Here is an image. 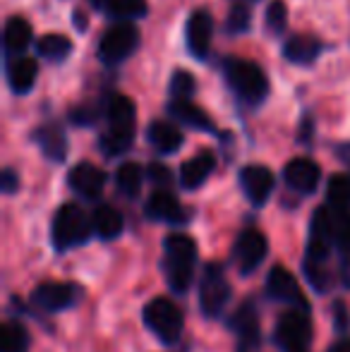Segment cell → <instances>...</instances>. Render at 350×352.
I'll return each mask as SVG.
<instances>
[{
  "instance_id": "obj_1",
  "label": "cell",
  "mask_w": 350,
  "mask_h": 352,
  "mask_svg": "<svg viewBox=\"0 0 350 352\" xmlns=\"http://www.w3.org/2000/svg\"><path fill=\"white\" fill-rule=\"evenodd\" d=\"M106 120L108 127L103 130L98 146L106 156H120V153L130 151L132 142H135V103L122 94H116L106 101Z\"/></svg>"
},
{
  "instance_id": "obj_2",
  "label": "cell",
  "mask_w": 350,
  "mask_h": 352,
  "mask_svg": "<svg viewBox=\"0 0 350 352\" xmlns=\"http://www.w3.org/2000/svg\"><path fill=\"white\" fill-rule=\"evenodd\" d=\"M197 264V242L190 235H173L166 237L164 242V271L166 283L175 295H185L195 278Z\"/></svg>"
},
{
  "instance_id": "obj_3",
  "label": "cell",
  "mask_w": 350,
  "mask_h": 352,
  "mask_svg": "<svg viewBox=\"0 0 350 352\" xmlns=\"http://www.w3.org/2000/svg\"><path fill=\"white\" fill-rule=\"evenodd\" d=\"M223 77L235 96L248 106H259L269 96V79L262 72V67L252 60L228 58L223 63Z\"/></svg>"
},
{
  "instance_id": "obj_4",
  "label": "cell",
  "mask_w": 350,
  "mask_h": 352,
  "mask_svg": "<svg viewBox=\"0 0 350 352\" xmlns=\"http://www.w3.org/2000/svg\"><path fill=\"white\" fill-rule=\"evenodd\" d=\"M91 218H87V213L80 209L77 204H63L56 211L51 223V242L56 252H67L75 250V247L85 245L91 235Z\"/></svg>"
},
{
  "instance_id": "obj_5",
  "label": "cell",
  "mask_w": 350,
  "mask_h": 352,
  "mask_svg": "<svg viewBox=\"0 0 350 352\" xmlns=\"http://www.w3.org/2000/svg\"><path fill=\"white\" fill-rule=\"evenodd\" d=\"M142 316H144L146 329L164 345H173L180 340L185 319H182L180 307L173 305L168 297H154L151 302H146Z\"/></svg>"
},
{
  "instance_id": "obj_6",
  "label": "cell",
  "mask_w": 350,
  "mask_h": 352,
  "mask_svg": "<svg viewBox=\"0 0 350 352\" xmlns=\"http://www.w3.org/2000/svg\"><path fill=\"white\" fill-rule=\"evenodd\" d=\"M230 302V283L219 261L204 266V276L199 283V307L206 319H219Z\"/></svg>"
},
{
  "instance_id": "obj_7",
  "label": "cell",
  "mask_w": 350,
  "mask_h": 352,
  "mask_svg": "<svg viewBox=\"0 0 350 352\" xmlns=\"http://www.w3.org/2000/svg\"><path fill=\"white\" fill-rule=\"evenodd\" d=\"M140 46V29L130 22H118L116 27L106 29L98 41V60L103 65H118L127 60Z\"/></svg>"
},
{
  "instance_id": "obj_8",
  "label": "cell",
  "mask_w": 350,
  "mask_h": 352,
  "mask_svg": "<svg viewBox=\"0 0 350 352\" xmlns=\"http://www.w3.org/2000/svg\"><path fill=\"white\" fill-rule=\"evenodd\" d=\"M309 338H312V326L307 311L288 309L281 314L274 331V340L281 352H309Z\"/></svg>"
},
{
  "instance_id": "obj_9",
  "label": "cell",
  "mask_w": 350,
  "mask_h": 352,
  "mask_svg": "<svg viewBox=\"0 0 350 352\" xmlns=\"http://www.w3.org/2000/svg\"><path fill=\"white\" fill-rule=\"evenodd\" d=\"M266 295H269L271 300L281 302V305H288V309H300L309 314V302H307V297H305L298 278H295L288 269H283V266H274V269L269 271Z\"/></svg>"
},
{
  "instance_id": "obj_10",
  "label": "cell",
  "mask_w": 350,
  "mask_h": 352,
  "mask_svg": "<svg viewBox=\"0 0 350 352\" xmlns=\"http://www.w3.org/2000/svg\"><path fill=\"white\" fill-rule=\"evenodd\" d=\"M266 254H269V242H266L264 232L257 230V228H245L233 245V259L243 276L259 269Z\"/></svg>"
},
{
  "instance_id": "obj_11",
  "label": "cell",
  "mask_w": 350,
  "mask_h": 352,
  "mask_svg": "<svg viewBox=\"0 0 350 352\" xmlns=\"http://www.w3.org/2000/svg\"><path fill=\"white\" fill-rule=\"evenodd\" d=\"M80 297V287L75 283H41L34 287L32 305L39 307L46 314H58L63 309H70Z\"/></svg>"
},
{
  "instance_id": "obj_12",
  "label": "cell",
  "mask_w": 350,
  "mask_h": 352,
  "mask_svg": "<svg viewBox=\"0 0 350 352\" xmlns=\"http://www.w3.org/2000/svg\"><path fill=\"white\" fill-rule=\"evenodd\" d=\"M211 34H214V19L204 8L190 12L185 24V46L190 51V56H195L197 60H204L211 46Z\"/></svg>"
},
{
  "instance_id": "obj_13",
  "label": "cell",
  "mask_w": 350,
  "mask_h": 352,
  "mask_svg": "<svg viewBox=\"0 0 350 352\" xmlns=\"http://www.w3.org/2000/svg\"><path fill=\"white\" fill-rule=\"evenodd\" d=\"M240 187L252 206H264L274 192V173L262 163H250L240 170Z\"/></svg>"
},
{
  "instance_id": "obj_14",
  "label": "cell",
  "mask_w": 350,
  "mask_h": 352,
  "mask_svg": "<svg viewBox=\"0 0 350 352\" xmlns=\"http://www.w3.org/2000/svg\"><path fill=\"white\" fill-rule=\"evenodd\" d=\"M283 180L293 192L312 195V192L319 187V180H322V168H319L312 158L298 156V158H293V161L285 163Z\"/></svg>"
},
{
  "instance_id": "obj_15",
  "label": "cell",
  "mask_w": 350,
  "mask_h": 352,
  "mask_svg": "<svg viewBox=\"0 0 350 352\" xmlns=\"http://www.w3.org/2000/svg\"><path fill=\"white\" fill-rule=\"evenodd\" d=\"M228 329L238 336L240 348L243 350L257 348L259 338H262V329H259V314L252 300H245L243 305L238 307V311L228 319Z\"/></svg>"
},
{
  "instance_id": "obj_16",
  "label": "cell",
  "mask_w": 350,
  "mask_h": 352,
  "mask_svg": "<svg viewBox=\"0 0 350 352\" xmlns=\"http://www.w3.org/2000/svg\"><path fill=\"white\" fill-rule=\"evenodd\" d=\"M144 213L151 221H161V223H173V226H180V223H187L190 216H187L185 206L177 201L175 195H171L168 190H154L151 197L144 204Z\"/></svg>"
},
{
  "instance_id": "obj_17",
  "label": "cell",
  "mask_w": 350,
  "mask_h": 352,
  "mask_svg": "<svg viewBox=\"0 0 350 352\" xmlns=\"http://www.w3.org/2000/svg\"><path fill=\"white\" fill-rule=\"evenodd\" d=\"M67 185H70L72 192H77L85 199H96L103 192V185H106V173L98 166L89 161L77 163L75 168H70L67 173Z\"/></svg>"
},
{
  "instance_id": "obj_18",
  "label": "cell",
  "mask_w": 350,
  "mask_h": 352,
  "mask_svg": "<svg viewBox=\"0 0 350 352\" xmlns=\"http://www.w3.org/2000/svg\"><path fill=\"white\" fill-rule=\"evenodd\" d=\"M214 168H216V156L209 148H201L197 156L187 158L180 166V185L185 187V190H197V187H201L209 180Z\"/></svg>"
},
{
  "instance_id": "obj_19",
  "label": "cell",
  "mask_w": 350,
  "mask_h": 352,
  "mask_svg": "<svg viewBox=\"0 0 350 352\" xmlns=\"http://www.w3.org/2000/svg\"><path fill=\"white\" fill-rule=\"evenodd\" d=\"M34 142L39 144L41 153L53 163H63L67 156V140L65 132L58 122H46L34 130Z\"/></svg>"
},
{
  "instance_id": "obj_20",
  "label": "cell",
  "mask_w": 350,
  "mask_h": 352,
  "mask_svg": "<svg viewBox=\"0 0 350 352\" xmlns=\"http://www.w3.org/2000/svg\"><path fill=\"white\" fill-rule=\"evenodd\" d=\"M324 51V43L312 34H293L288 41L283 43V56L285 60L295 63V65H309L319 58Z\"/></svg>"
},
{
  "instance_id": "obj_21",
  "label": "cell",
  "mask_w": 350,
  "mask_h": 352,
  "mask_svg": "<svg viewBox=\"0 0 350 352\" xmlns=\"http://www.w3.org/2000/svg\"><path fill=\"white\" fill-rule=\"evenodd\" d=\"M32 43V24L24 17L14 14L5 22V32H3V46L8 58H19L27 46Z\"/></svg>"
},
{
  "instance_id": "obj_22",
  "label": "cell",
  "mask_w": 350,
  "mask_h": 352,
  "mask_svg": "<svg viewBox=\"0 0 350 352\" xmlns=\"http://www.w3.org/2000/svg\"><path fill=\"white\" fill-rule=\"evenodd\" d=\"M36 74H39V65L34 58L19 56L8 63V84L14 94L32 91V87L36 84Z\"/></svg>"
},
{
  "instance_id": "obj_23",
  "label": "cell",
  "mask_w": 350,
  "mask_h": 352,
  "mask_svg": "<svg viewBox=\"0 0 350 352\" xmlns=\"http://www.w3.org/2000/svg\"><path fill=\"white\" fill-rule=\"evenodd\" d=\"M166 111L175 118L177 122L182 125L192 127V130H199V132H214V120L201 111L197 103L192 101H168Z\"/></svg>"
},
{
  "instance_id": "obj_24",
  "label": "cell",
  "mask_w": 350,
  "mask_h": 352,
  "mask_svg": "<svg viewBox=\"0 0 350 352\" xmlns=\"http://www.w3.org/2000/svg\"><path fill=\"white\" fill-rule=\"evenodd\" d=\"M146 142L159 153H175L182 146V132L177 130L173 122L154 120L146 127Z\"/></svg>"
},
{
  "instance_id": "obj_25",
  "label": "cell",
  "mask_w": 350,
  "mask_h": 352,
  "mask_svg": "<svg viewBox=\"0 0 350 352\" xmlns=\"http://www.w3.org/2000/svg\"><path fill=\"white\" fill-rule=\"evenodd\" d=\"M91 228L101 240H116L125 228V221H122L120 211L116 206L101 204L91 213Z\"/></svg>"
},
{
  "instance_id": "obj_26",
  "label": "cell",
  "mask_w": 350,
  "mask_h": 352,
  "mask_svg": "<svg viewBox=\"0 0 350 352\" xmlns=\"http://www.w3.org/2000/svg\"><path fill=\"white\" fill-rule=\"evenodd\" d=\"M36 53L48 63H61L72 53V41L63 34H43L36 41Z\"/></svg>"
},
{
  "instance_id": "obj_27",
  "label": "cell",
  "mask_w": 350,
  "mask_h": 352,
  "mask_svg": "<svg viewBox=\"0 0 350 352\" xmlns=\"http://www.w3.org/2000/svg\"><path fill=\"white\" fill-rule=\"evenodd\" d=\"M142 182H144V170H142L140 163L127 161L116 170V187L120 190V195L130 197V199L140 195Z\"/></svg>"
},
{
  "instance_id": "obj_28",
  "label": "cell",
  "mask_w": 350,
  "mask_h": 352,
  "mask_svg": "<svg viewBox=\"0 0 350 352\" xmlns=\"http://www.w3.org/2000/svg\"><path fill=\"white\" fill-rule=\"evenodd\" d=\"M3 350L0 352H29L32 338H29V331L19 321H8L3 324Z\"/></svg>"
},
{
  "instance_id": "obj_29",
  "label": "cell",
  "mask_w": 350,
  "mask_h": 352,
  "mask_svg": "<svg viewBox=\"0 0 350 352\" xmlns=\"http://www.w3.org/2000/svg\"><path fill=\"white\" fill-rule=\"evenodd\" d=\"M327 199L336 213H350V177L333 175L327 187Z\"/></svg>"
},
{
  "instance_id": "obj_30",
  "label": "cell",
  "mask_w": 350,
  "mask_h": 352,
  "mask_svg": "<svg viewBox=\"0 0 350 352\" xmlns=\"http://www.w3.org/2000/svg\"><path fill=\"white\" fill-rule=\"evenodd\" d=\"M103 12L113 19H137L149 12L146 0H108Z\"/></svg>"
},
{
  "instance_id": "obj_31",
  "label": "cell",
  "mask_w": 350,
  "mask_h": 352,
  "mask_svg": "<svg viewBox=\"0 0 350 352\" xmlns=\"http://www.w3.org/2000/svg\"><path fill=\"white\" fill-rule=\"evenodd\" d=\"M288 27V8L283 0H271L264 12V29L271 36H281Z\"/></svg>"
},
{
  "instance_id": "obj_32",
  "label": "cell",
  "mask_w": 350,
  "mask_h": 352,
  "mask_svg": "<svg viewBox=\"0 0 350 352\" xmlns=\"http://www.w3.org/2000/svg\"><path fill=\"white\" fill-rule=\"evenodd\" d=\"M197 89V79L187 70H175L168 82L171 101H192V94Z\"/></svg>"
},
{
  "instance_id": "obj_33",
  "label": "cell",
  "mask_w": 350,
  "mask_h": 352,
  "mask_svg": "<svg viewBox=\"0 0 350 352\" xmlns=\"http://www.w3.org/2000/svg\"><path fill=\"white\" fill-rule=\"evenodd\" d=\"M250 27H252V12H250V8L243 3H235L228 10V17H226V32L233 34V36H240Z\"/></svg>"
},
{
  "instance_id": "obj_34",
  "label": "cell",
  "mask_w": 350,
  "mask_h": 352,
  "mask_svg": "<svg viewBox=\"0 0 350 352\" xmlns=\"http://www.w3.org/2000/svg\"><path fill=\"white\" fill-rule=\"evenodd\" d=\"M333 235H336V247H338V250L350 252V213H336V211H333Z\"/></svg>"
},
{
  "instance_id": "obj_35",
  "label": "cell",
  "mask_w": 350,
  "mask_h": 352,
  "mask_svg": "<svg viewBox=\"0 0 350 352\" xmlns=\"http://www.w3.org/2000/svg\"><path fill=\"white\" fill-rule=\"evenodd\" d=\"M101 111L106 113V106L98 108L96 103H87V106H75L70 111V120L75 122V125H94V122L98 120V116H101Z\"/></svg>"
},
{
  "instance_id": "obj_36",
  "label": "cell",
  "mask_w": 350,
  "mask_h": 352,
  "mask_svg": "<svg viewBox=\"0 0 350 352\" xmlns=\"http://www.w3.org/2000/svg\"><path fill=\"white\" fill-rule=\"evenodd\" d=\"M146 175H149L151 180L161 187V190H166V187L171 185V180H173V177H171V170L164 166V163H151L149 170H146Z\"/></svg>"
},
{
  "instance_id": "obj_37",
  "label": "cell",
  "mask_w": 350,
  "mask_h": 352,
  "mask_svg": "<svg viewBox=\"0 0 350 352\" xmlns=\"http://www.w3.org/2000/svg\"><path fill=\"white\" fill-rule=\"evenodd\" d=\"M333 321H336V329L341 331V333H346L348 326H350V316H348V309L343 302H336V305H333Z\"/></svg>"
},
{
  "instance_id": "obj_38",
  "label": "cell",
  "mask_w": 350,
  "mask_h": 352,
  "mask_svg": "<svg viewBox=\"0 0 350 352\" xmlns=\"http://www.w3.org/2000/svg\"><path fill=\"white\" fill-rule=\"evenodd\" d=\"M19 190V177L12 168H5L3 170V192L5 195H14Z\"/></svg>"
},
{
  "instance_id": "obj_39",
  "label": "cell",
  "mask_w": 350,
  "mask_h": 352,
  "mask_svg": "<svg viewBox=\"0 0 350 352\" xmlns=\"http://www.w3.org/2000/svg\"><path fill=\"white\" fill-rule=\"evenodd\" d=\"M336 156L341 158L343 163L350 168V142H346V144H338L336 146Z\"/></svg>"
},
{
  "instance_id": "obj_40",
  "label": "cell",
  "mask_w": 350,
  "mask_h": 352,
  "mask_svg": "<svg viewBox=\"0 0 350 352\" xmlns=\"http://www.w3.org/2000/svg\"><path fill=\"white\" fill-rule=\"evenodd\" d=\"M329 352H350V338H341L329 348Z\"/></svg>"
},
{
  "instance_id": "obj_41",
  "label": "cell",
  "mask_w": 350,
  "mask_h": 352,
  "mask_svg": "<svg viewBox=\"0 0 350 352\" xmlns=\"http://www.w3.org/2000/svg\"><path fill=\"white\" fill-rule=\"evenodd\" d=\"M75 17H72V22H75V27H80V32H85L87 29V17H85V12L82 10H75Z\"/></svg>"
},
{
  "instance_id": "obj_42",
  "label": "cell",
  "mask_w": 350,
  "mask_h": 352,
  "mask_svg": "<svg viewBox=\"0 0 350 352\" xmlns=\"http://www.w3.org/2000/svg\"><path fill=\"white\" fill-rule=\"evenodd\" d=\"M106 3H108V0H89V5H91V8H96V10H103V8H106Z\"/></svg>"
}]
</instances>
